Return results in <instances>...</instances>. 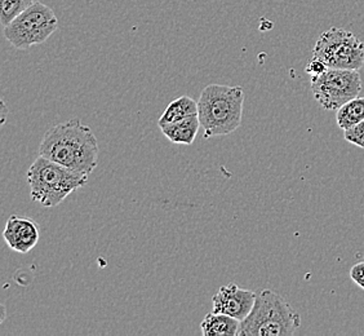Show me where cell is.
Listing matches in <instances>:
<instances>
[{
	"label": "cell",
	"mask_w": 364,
	"mask_h": 336,
	"mask_svg": "<svg viewBox=\"0 0 364 336\" xmlns=\"http://www.w3.org/2000/svg\"><path fill=\"white\" fill-rule=\"evenodd\" d=\"M39 155L79 174L91 175L98 164V144L91 127L69 120L49 128L44 135Z\"/></svg>",
	"instance_id": "cell-1"
},
{
	"label": "cell",
	"mask_w": 364,
	"mask_h": 336,
	"mask_svg": "<svg viewBox=\"0 0 364 336\" xmlns=\"http://www.w3.org/2000/svg\"><path fill=\"white\" fill-rule=\"evenodd\" d=\"M245 91L239 85L210 84L198 100V117L204 139L226 136L242 125Z\"/></svg>",
	"instance_id": "cell-2"
},
{
	"label": "cell",
	"mask_w": 364,
	"mask_h": 336,
	"mask_svg": "<svg viewBox=\"0 0 364 336\" xmlns=\"http://www.w3.org/2000/svg\"><path fill=\"white\" fill-rule=\"evenodd\" d=\"M301 326V317L283 296L272 290L256 294L252 312L240 322V336H291Z\"/></svg>",
	"instance_id": "cell-3"
},
{
	"label": "cell",
	"mask_w": 364,
	"mask_h": 336,
	"mask_svg": "<svg viewBox=\"0 0 364 336\" xmlns=\"http://www.w3.org/2000/svg\"><path fill=\"white\" fill-rule=\"evenodd\" d=\"M88 177L39 155L28 171L30 196L44 207H56L73 191L85 187Z\"/></svg>",
	"instance_id": "cell-4"
},
{
	"label": "cell",
	"mask_w": 364,
	"mask_h": 336,
	"mask_svg": "<svg viewBox=\"0 0 364 336\" xmlns=\"http://www.w3.org/2000/svg\"><path fill=\"white\" fill-rule=\"evenodd\" d=\"M57 28L58 20L53 9L36 1L4 26V36L14 48L26 49L46 42Z\"/></svg>",
	"instance_id": "cell-5"
},
{
	"label": "cell",
	"mask_w": 364,
	"mask_h": 336,
	"mask_svg": "<svg viewBox=\"0 0 364 336\" xmlns=\"http://www.w3.org/2000/svg\"><path fill=\"white\" fill-rule=\"evenodd\" d=\"M313 55L328 68L360 70L364 65V43L350 31L331 28L316 41Z\"/></svg>",
	"instance_id": "cell-6"
},
{
	"label": "cell",
	"mask_w": 364,
	"mask_h": 336,
	"mask_svg": "<svg viewBox=\"0 0 364 336\" xmlns=\"http://www.w3.org/2000/svg\"><path fill=\"white\" fill-rule=\"evenodd\" d=\"M311 91L324 110H338L360 95L362 78L358 70L328 68L321 75L311 77Z\"/></svg>",
	"instance_id": "cell-7"
},
{
	"label": "cell",
	"mask_w": 364,
	"mask_h": 336,
	"mask_svg": "<svg viewBox=\"0 0 364 336\" xmlns=\"http://www.w3.org/2000/svg\"><path fill=\"white\" fill-rule=\"evenodd\" d=\"M256 294L251 290L239 288L237 283L225 285L213 296L212 310L234 317L242 322L252 312Z\"/></svg>",
	"instance_id": "cell-8"
},
{
	"label": "cell",
	"mask_w": 364,
	"mask_h": 336,
	"mask_svg": "<svg viewBox=\"0 0 364 336\" xmlns=\"http://www.w3.org/2000/svg\"><path fill=\"white\" fill-rule=\"evenodd\" d=\"M3 237L11 250L18 253H28L39 242L41 233L36 220L12 215L7 220Z\"/></svg>",
	"instance_id": "cell-9"
},
{
	"label": "cell",
	"mask_w": 364,
	"mask_h": 336,
	"mask_svg": "<svg viewBox=\"0 0 364 336\" xmlns=\"http://www.w3.org/2000/svg\"><path fill=\"white\" fill-rule=\"evenodd\" d=\"M200 120L198 115H193L186 120H178L175 123H169L161 126L163 135L173 144L180 145H191L196 139L198 131L200 128Z\"/></svg>",
	"instance_id": "cell-10"
},
{
	"label": "cell",
	"mask_w": 364,
	"mask_h": 336,
	"mask_svg": "<svg viewBox=\"0 0 364 336\" xmlns=\"http://www.w3.org/2000/svg\"><path fill=\"white\" fill-rule=\"evenodd\" d=\"M240 321L230 315L210 312L205 315L200 323V331L204 336H234L239 335Z\"/></svg>",
	"instance_id": "cell-11"
},
{
	"label": "cell",
	"mask_w": 364,
	"mask_h": 336,
	"mask_svg": "<svg viewBox=\"0 0 364 336\" xmlns=\"http://www.w3.org/2000/svg\"><path fill=\"white\" fill-rule=\"evenodd\" d=\"M193 115H198V101L190 96L176 98L163 112L158 120V126H166L178 120H186Z\"/></svg>",
	"instance_id": "cell-12"
},
{
	"label": "cell",
	"mask_w": 364,
	"mask_h": 336,
	"mask_svg": "<svg viewBox=\"0 0 364 336\" xmlns=\"http://www.w3.org/2000/svg\"><path fill=\"white\" fill-rule=\"evenodd\" d=\"M337 125L346 131L364 120V98H353L343 104L336 114Z\"/></svg>",
	"instance_id": "cell-13"
},
{
	"label": "cell",
	"mask_w": 364,
	"mask_h": 336,
	"mask_svg": "<svg viewBox=\"0 0 364 336\" xmlns=\"http://www.w3.org/2000/svg\"><path fill=\"white\" fill-rule=\"evenodd\" d=\"M38 0H0V21L3 26L14 21V19L31 7Z\"/></svg>",
	"instance_id": "cell-14"
},
{
	"label": "cell",
	"mask_w": 364,
	"mask_h": 336,
	"mask_svg": "<svg viewBox=\"0 0 364 336\" xmlns=\"http://www.w3.org/2000/svg\"><path fill=\"white\" fill-rule=\"evenodd\" d=\"M343 137L353 145L364 149V120L358 123L357 126L343 131Z\"/></svg>",
	"instance_id": "cell-15"
},
{
	"label": "cell",
	"mask_w": 364,
	"mask_h": 336,
	"mask_svg": "<svg viewBox=\"0 0 364 336\" xmlns=\"http://www.w3.org/2000/svg\"><path fill=\"white\" fill-rule=\"evenodd\" d=\"M327 70H328V66L316 57H313V60L306 66V73L310 77H318V75H321L324 71Z\"/></svg>",
	"instance_id": "cell-16"
},
{
	"label": "cell",
	"mask_w": 364,
	"mask_h": 336,
	"mask_svg": "<svg viewBox=\"0 0 364 336\" xmlns=\"http://www.w3.org/2000/svg\"><path fill=\"white\" fill-rule=\"evenodd\" d=\"M350 278L355 285L364 290V261L358 263L351 268Z\"/></svg>",
	"instance_id": "cell-17"
},
{
	"label": "cell",
	"mask_w": 364,
	"mask_h": 336,
	"mask_svg": "<svg viewBox=\"0 0 364 336\" xmlns=\"http://www.w3.org/2000/svg\"><path fill=\"white\" fill-rule=\"evenodd\" d=\"M6 114H7V106L4 104V101H3V123H4V120H6Z\"/></svg>",
	"instance_id": "cell-18"
}]
</instances>
